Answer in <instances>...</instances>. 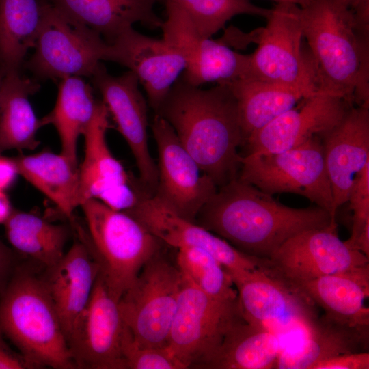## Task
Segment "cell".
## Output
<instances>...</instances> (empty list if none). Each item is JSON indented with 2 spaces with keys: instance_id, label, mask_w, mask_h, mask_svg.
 Returning <instances> with one entry per match:
<instances>
[{
  "instance_id": "obj_25",
  "label": "cell",
  "mask_w": 369,
  "mask_h": 369,
  "mask_svg": "<svg viewBox=\"0 0 369 369\" xmlns=\"http://www.w3.org/2000/svg\"><path fill=\"white\" fill-rule=\"evenodd\" d=\"M109 117L104 102L98 101L93 118L83 134L84 158L79 168L80 206L88 199H99L108 191L131 182L108 147Z\"/></svg>"
},
{
  "instance_id": "obj_13",
  "label": "cell",
  "mask_w": 369,
  "mask_h": 369,
  "mask_svg": "<svg viewBox=\"0 0 369 369\" xmlns=\"http://www.w3.org/2000/svg\"><path fill=\"white\" fill-rule=\"evenodd\" d=\"M266 265L293 286L369 265V258L340 239L337 226L301 232L286 241Z\"/></svg>"
},
{
  "instance_id": "obj_23",
  "label": "cell",
  "mask_w": 369,
  "mask_h": 369,
  "mask_svg": "<svg viewBox=\"0 0 369 369\" xmlns=\"http://www.w3.org/2000/svg\"><path fill=\"white\" fill-rule=\"evenodd\" d=\"M307 295L325 315L342 323L369 326V265L349 271L321 276L295 286Z\"/></svg>"
},
{
  "instance_id": "obj_31",
  "label": "cell",
  "mask_w": 369,
  "mask_h": 369,
  "mask_svg": "<svg viewBox=\"0 0 369 369\" xmlns=\"http://www.w3.org/2000/svg\"><path fill=\"white\" fill-rule=\"evenodd\" d=\"M46 0H0V69L22 72L25 57L34 48Z\"/></svg>"
},
{
  "instance_id": "obj_6",
  "label": "cell",
  "mask_w": 369,
  "mask_h": 369,
  "mask_svg": "<svg viewBox=\"0 0 369 369\" xmlns=\"http://www.w3.org/2000/svg\"><path fill=\"white\" fill-rule=\"evenodd\" d=\"M240 163L241 180L270 195L290 193L303 196L327 210L336 223L337 210L318 135L284 151L241 156Z\"/></svg>"
},
{
  "instance_id": "obj_24",
  "label": "cell",
  "mask_w": 369,
  "mask_h": 369,
  "mask_svg": "<svg viewBox=\"0 0 369 369\" xmlns=\"http://www.w3.org/2000/svg\"><path fill=\"white\" fill-rule=\"evenodd\" d=\"M111 44L124 29L141 23L154 29L162 20L154 12L156 0H47Z\"/></svg>"
},
{
  "instance_id": "obj_22",
  "label": "cell",
  "mask_w": 369,
  "mask_h": 369,
  "mask_svg": "<svg viewBox=\"0 0 369 369\" xmlns=\"http://www.w3.org/2000/svg\"><path fill=\"white\" fill-rule=\"evenodd\" d=\"M368 328L342 323L323 314L304 332L302 340L281 350L274 368L310 369L337 355L368 351Z\"/></svg>"
},
{
  "instance_id": "obj_19",
  "label": "cell",
  "mask_w": 369,
  "mask_h": 369,
  "mask_svg": "<svg viewBox=\"0 0 369 369\" xmlns=\"http://www.w3.org/2000/svg\"><path fill=\"white\" fill-rule=\"evenodd\" d=\"M124 212L137 219L165 245L177 249L194 247L207 251L228 273L252 269L260 263V259L241 252L195 222L179 217L154 196L140 197Z\"/></svg>"
},
{
  "instance_id": "obj_14",
  "label": "cell",
  "mask_w": 369,
  "mask_h": 369,
  "mask_svg": "<svg viewBox=\"0 0 369 369\" xmlns=\"http://www.w3.org/2000/svg\"><path fill=\"white\" fill-rule=\"evenodd\" d=\"M90 79L131 150L140 183L153 196L158 169L148 148L147 105L137 77L130 70L118 77L112 76L100 62Z\"/></svg>"
},
{
  "instance_id": "obj_39",
  "label": "cell",
  "mask_w": 369,
  "mask_h": 369,
  "mask_svg": "<svg viewBox=\"0 0 369 369\" xmlns=\"http://www.w3.org/2000/svg\"><path fill=\"white\" fill-rule=\"evenodd\" d=\"M16 265L14 251L0 239V291L5 286Z\"/></svg>"
},
{
  "instance_id": "obj_12",
  "label": "cell",
  "mask_w": 369,
  "mask_h": 369,
  "mask_svg": "<svg viewBox=\"0 0 369 369\" xmlns=\"http://www.w3.org/2000/svg\"><path fill=\"white\" fill-rule=\"evenodd\" d=\"M152 130L159 155L157 184L153 196L179 217L195 222L200 210L218 188L159 114L154 116Z\"/></svg>"
},
{
  "instance_id": "obj_29",
  "label": "cell",
  "mask_w": 369,
  "mask_h": 369,
  "mask_svg": "<svg viewBox=\"0 0 369 369\" xmlns=\"http://www.w3.org/2000/svg\"><path fill=\"white\" fill-rule=\"evenodd\" d=\"M98 100L90 84L81 77L64 78L58 83L55 105L41 119L42 126L53 125L61 143V154L77 165V141L94 114Z\"/></svg>"
},
{
  "instance_id": "obj_7",
  "label": "cell",
  "mask_w": 369,
  "mask_h": 369,
  "mask_svg": "<svg viewBox=\"0 0 369 369\" xmlns=\"http://www.w3.org/2000/svg\"><path fill=\"white\" fill-rule=\"evenodd\" d=\"M182 273L161 251L143 266L119 300L123 320L135 340L150 348H167Z\"/></svg>"
},
{
  "instance_id": "obj_5",
  "label": "cell",
  "mask_w": 369,
  "mask_h": 369,
  "mask_svg": "<svg viewBox=\"0 0 369 369\" xmlns=\"http://www.w3.org/2000/svg\"><path fill=\"white\" fill-rule=\"evenodd\" d=\"M80 206L87 229L74 221L77 236L87 245L105 284L120 299L164 243L128 213L97 199H88Z\"/></svg>"
},
{
  "instance_id": "obj_11",
  "label": "cell",
  "mask_w": 369,
  "mask_h": 369,
  "mask_svg": "<svg viewBox=\"0 0 369 369\" xmlns=\"http://www.w3.org/2000/svg\"><path fill=\"white\" fill-rule=\"evenodd\" d=\"M266 19L246 78L282 84L310 96L316 92L315 64L310 51L302 49L300 6L278 3Z\"/></svg>"
},
{
  "instance_id": "obj_27",
  "label": "cell",
  "mask_w": 369,
  "mask_h": 369,
  "mask_svg": "<svg viewBox=\"0 0 369 369\" xmlns=\"http://www.w3.org/2000/svg\"><path fill=\"white\" fill-rule=\"evenodd\" d=\"M20 175L72 222L79 204V170L61 153L42 152L13 157Z\"/></svg>"
},
{
  "instance_id": "obj_40",
  "label": "cell",
  "mask_w": 369,
  "mask_h": 369,
  "mask_svg": "<svg viewBox=\"0 0 369 369\" xmlns=\"http://www.w3.org/2000/svg\"><path fill=\"white\" fill-rule=\"evenodd\" d=\"M18 175L14 158H9L0 154V190L5 191L10 188Z\"/></svg>"
},
{
  "instance_id": "obj_15",
  "label": "cell",
  "mask_w": 369,
  "mask_h": 369,
  "mask_svg": "<svg viewBox=\"0 0 369 369\" xmlns=\"http://www.w3.org/2000/svg\"><path fill=\"white\" fill-rule=\"evenodd\" d=\"M166 19L163 38L184 57L186 68L182 79L200 87L208 82H228L247 76L250 55L230 49L221 42L201 36L188 16L178 8L165 3Z\"/></svg>"
},
{
  "instance_id": "obj_43",
  "label": "cell",
  "mask_w": 369,
  "mask_h": 369,
  "mask_svg": "<svg viewBox=\"0 0 369 369\" xmlns=\"http://www.w3.org/2000/svg\"><path fill=\"white\" fill-rule=\"evenodd\" d=\"M332 1L336 5L340 6L341 8L347 9L348 10H351L353 8H355L356 6H357L359 4H360L361 2L366 0H332Z\"/></svg>"
},
{
  "instance_id": "obj_26",
  "label": "cell",
  "mask_w": 369,
  "mask_h": 369,
  "mask_svg": "<svg viewBox=\"0 0 369 369\" xmlns=\"http://www.w3.org/2000/svg\"><path fill=\"white\" fill-rule=\"evenodd\" d=\"M40 89L34 78L22 72L5 74L0 85V154L9 150H34L42 126L29 97Z\"/></svg>"
},
{
  "instance_id": "obj_16",
  "label": "cell",
  "mask_w": 369,
  "mask_h": 369,
  "mask_svg": "<svg viewBox=\"0 0 369 369\" xmlns=\"http://www.w3.org/2000/svg\"><path fill=\"white\" fill-rule=\"evenodd\" d=\"M119 299L99 274L70 349L76 368L125 369L122 346L125 330Z\"/></svg>"
},
{
  "instance_id": "obj_42",
  "label": "cell",
  "mask_w": 369,
  "mask_h": 369,
  "mask_svg": "<svg viewBox=\"0 0 369 369\" xmlns=\"http://www.w3.org/2000/svg\"><path fill=\"white\" fill-rule=\"evenodd\" d=\"M13 209L5 191L0 190V224L5 223Z\"/></svg>"
},
{
  "instance_id": "obj_3",
  "label": "cell",
  "mask_w": 369,
  "mask_h": 369,
  "mask_svg": "<svg viewBox=\"0 0 369 369\" xmlns=\"http://www.w3.org/2000/svg\"><path fill=\"white\" fill-rule=\"evenodd\" d=\"M31 268L17 264L0 291V332L34 368H76L41 274Z\"/></svg>"
},
{
  "instance_id": "obj_45",
  "label": "cell",
  "mask_w": 369,
  "mask_h": 369,
  "mask_svg": "<svg viewBox=\"0 0 369 369\" xmlns=\"http://www.w3.org/2000/svg\"><path fill=\"white\" fill-rule=\"evenodd\" d=\"M4 76L3 72L0 69V85L3 79V77Z\"/></svg>"
},
{
  "instance_id": "obj_38",
  "label": "cell",
  "mask_w": 369,
  "mask_h": 369,
  "mask_svg": "<svg viewBox=\"0 0 369 369\" xmlns=\"http://www.w3.org/2000/svg\"><path fill=\"white\" fill-rule=\"evenodd\" d=\"M0 332V369H32L33 366L18 352L13 351Z\"/></svg>"
},
{
  "instance_id": "obj_2",
  "label": "cell",
  "mask_w": 369,
  "mask_h": 369,
  "mask_svg": "<svg viewBox=\"0 0 369 369\" xmlns=\"http://www.w3.org/2000/svg\"><path fill=\"white\" fill-rule=\"evenodd\" d=\"M217 188L238 177L244 144L236 100L225 83L203 90L178 79L157 111Z\"/></svg>"
},
{
  "instance_id": "obj_1",
  "label": "cell",
  "mask_w": 369,
  "mask_h": 369,
  "mask_svg": "<svg viewBox=\"0 0 369 369\" xmlns=\"http://www.w3.org/2000/svg\"><path fill=\"white\" fill-rule=\"evenodd\" d=\"M195 222L241 252L261 260H269L286 241L301 232L337 226L318 206L295 208L284 205L238 177L217 189Z\"/></svg>"
},
{
  "instance_id": "obj_10",
  "label": "cell",
  "mask_w": 369,
  "mask_h": 369,
  "mask_svg": "<svg viewBox=\"0 0 369 369\" xmlns=\"http://www.w3.org/2000/svg\"><path fill=\"white\" fill-rule=\"evenodd\" d=\"M243 318L279 336L303 333L319 316L316 305L268 267L263 260L252 269L228 272Z\"/></svg>"
},
{
  "instance_id": "obj_4",
  "label": "cell",
  "mask_w": 369,
  "mask_h": 369,
  "mask_svg": "<svg viewBox=\"0 0 369 369\" xmlns=\"http://www.w3.org/2000/svg\"><path fill=\"white\" fill-rule=\"evenodd\" d=\"M300 18L318 90L353 104L357 87L368 85L369 38L357 36L351 12L332 0H312L300 7Z\"/></svg>"
},
{
  "instance_id": "obj_8",
  "label": "cell",
  "mask_w": 369,
  "mask_h": 369,
  "mask_svg": "<svg viewBox=\"0 0 369 369\" xmlns=\"http://www.w3.org/2000/svg\"><path fill=\"white\" fill-rule=\"evenodd\" d=\"M243 318L238 299L230 301L213 298L182 274L167 348L186 368H206L227 331Z\"/></svg>"
},
{
  "instance_id": "obj_17",
  "label": "cell",
  "mask_w": 369,
  "mask_h": 369,
  "mask_svg": "<svg viewBox=\"0 0 369 369\" xmlns=\"http://www.w3.org/2000/svg\"><path fill=\"white\" fill-rule=\"evenodd\" d=\"M352 103L319 90L279 115L245 140L247 154L275 153L294 148L337 125Z\"/></svg>"
},
{
  "instance_id": "obj_44",
  "label": "cell",
  "mask_w": 369,
  "mask_h": 369,
  "mask_svg": "<svg viewBox=\"0 0 369 369\" xmlns=\"http://www.w3.org/2000/svg\"><path fill=\"white\" fill-rule=\"evenodd\" d=\"M278 3H290L296 4L300 7L308 5L312 0H273Z\"/></svg>"
},
{
  "instance_id": "obj_33",
  "label": "cell",
  "mask_w": 369,
  "mask_h": 369,
  "mask_svg": "<svg viewBox=\"0 0 369 369\" xmlns=\"http://www.w3.org/2000/svg\"><path fill=\"white\" fill-rule=\"evenodd\" d=\"M176 264L182 274L207 295L221 301H237L232 279L209 252L198 247L178 249Z\"/></svg>"
},
{
  "instance_id": "obj_35",
  "label": "cell",
  "mask_w": 369,
  "mask_h": 369,
  "mask_svg": "<svg viewBox=\"0 0 369 369\" xmlns=\"http://www.w3.org/2000/svg\"><path fill=\"white\" fill-rule=\"evenodd\" d=\"M122 353L125 369L186 368L167 348H150L139 345L126 326L123 336Z\"/></svg>"
},
{
  "instance_id": "obj_41",
  "label": "cell",
  "mask_w": 369,
  "mask_h": 369,
  "mask_svg": "<svg viewBox=\"0 0 369 369\" xmlns=\"http://www.w3.org/2000/svg\"><path fill=\"white\" fill-rule=\"evenodd\" d=\"M350 247L369 258V223L365 226Z\"/></svg>"
},
{
  "instance_id": "obj_21",
  "label": "cell",
  "mask_w": 369,
  "mask_h": 369,
  "mask_svg": "<svg viewBox=\"0 0 369 369\" xmlns=\"http://www.w3.org/2000/svg\"><path fill=\"white\" fill-rule=\"evenodd\" d=\"M321 139L336 209L347 202L356 174L369 163V105L351 107Z\"/></svg>"
},
{
  "instance_id": "obj_34",
  "label": "cell",
  "mask_w": 369,
  "mask_h": 369,
  "mask_svg": "<svg viewBox=\"0 0 369 369\" xmlns=\"http://www.w3.org/2000/svg\"><path fill=\"white\" fill-rule=\"evenodd\" d=\"M180 9L198 33L211 38L232 17L251 14L267 18L271 9L255 5L249 0H162Z\"/></svg>"
},
{
  "instance_id": "obj_9",
  "label": "cell",
  "mask_w": 369,
  "mask_h": 369,
  "mask_svg": "<svg viewBox=\"0 0 369 369\" xmlns=\"http://www.w3.org/2000/svg\"><path fill=\"white\" fill-rule=\"evenodd\" d=\"M107 43L96 31L55 8L47 0L35 51L23 68L37 80L91 77L105 60Z\"/></svg>"
},
{
  "instance_id": "obj_36",
  "label": "cell",
  "mask_w": 369,
  "mask_h": 369,
  "mask_svg": "<svg viewBox=\"0 0 369 369\" xmlns=\"http://www.w3.org/2000/svg\"><path fill=\"white\" fill-rule=\"evenodd\" d=\"M347 202L353 211V223L351 236L344 242L350 247L369 223V163L355 176Z\"/></svg>"
},
{
  "instance_id": "obj_18",
  "label": "cell",
  "mask_w": 369,
  "mask_h": 369,
  "mask_svg": "<svg viewBox=\"0 0 369 369\" xmlns=\"http://www.w3.org/2000/svg\"><path fill=\"white\" fill-rule=\"evenodd\" d=\"M105 60L126 66L135 74L155 113L186 68L182 55L163 38L146 36L133 27L107 44Z\"/></svg>"
},
{
  "instance_id": "obj_20",
  "label": "cell",
  "mask_w": 369,
  "mask_h": 369,
  "mask_svg": "<svg viewBox=\"0 0 369 369\" xmlns=\"http://www.w3.org/2000/svg\"><path fill=\"white\" fill-rule=\"evenodd\" d=\"M99 272L98 262L85 242L78 236V241L62 259L41 273L69 347L89 304Z\"/></svg>"
},
{
  "instance_id": "obj_37",
  "label": "cell",
  "mask_w": 369,
  "mask_h": 369,
  "mask_svg": "<svg viewBox=\"0 0 369 369\" xmlns=\"http://www.w3.org/2000/svg\"><path fill=\"white\" fill-rule=\"evenodd\" d=\"M368 351L346 353L318 361L310 369H368Z\"/></svg>"
},
{
  "instance_id": "obj_28",
  "label": "cell",
  "mask_w": 369,
  "mask_h": 369,
  "mask_svg": "<svg viewBox=\"0 0 369 369\" xmlns=\"http://www.w3.org/2000/svg\"><path fill=\"white\" fill-rule=\"evenodd\" d=\"M220 83L228 85L236 100L244 142L252 133L310 96L299 89L253 78Z\"/></svg>"
},
{
  "instance_id": "obj_30",
  "label": "cell",
  "mask_w": 369,
  "mask_h": 369,
  "mask_svg": "<svg viewBox=\"0 0 369 369\" xmlns=\"http://www.w3.org/2000/svg\"><path fill=\"white\" fill-rule=\"evenodd\" d=\"M278 335L243 318L227 331L218 351L206 368H274L281 351Z\"/></svg>"
},
{
  "instance_id": "obj_32",
  "label": "cell",
  "mask_w": 369,
  "mask_h": 369,
  "mask_svg": "<svg viewBox=\"0 0 369 369\" xmlns=\"http://www.w3.org/2000/svg\"><path fill=\"white\" fill-rule=\"evenodd\" d=\"M4 226L13 249L44 269L62 259L71 234L68 225L54 224L36 215L16 209Z\"/></svg>"
}]
</instances>
